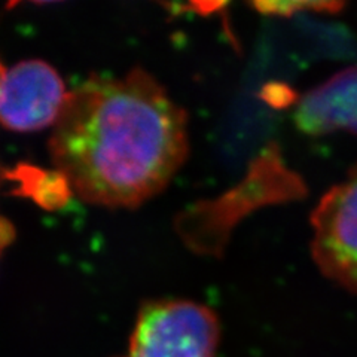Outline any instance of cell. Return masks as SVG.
Instances as JSON below:
<instances>
[{
    "instance_id": "52a82bcc",
    "label": "cell",
    "mask_w": 357,
    "mask_h": 357,
    "mask_svg": "<svg viewBox=\"0 0 357 357\" xmlns=\"http://www.w3.org/2000/svg\"><path fill=\"white\" fill-rule=\"evenodd\" d=\"M252 8L264 15L290 17L298 13L337 14L347 0H248Z\"/></svg>"
},
{
    "instance_id": "8992f818",
    "label": "cell",
    "mask_w": 357,
    "mask_h": 357,
    "mask_svg": "<svg viewBox=\"0 0 357 357\" xmlns=\"http://www.w3.org/2000/svg\"><path fill=\"white\" fill-rule=\"evenodd\" d=\"M13 185V194L24 197L43 210H60L70 203L73 189L59 170H45L29 162H20L3 172V185Z\"/></svg>"
},
{
    "instance_id": "7a4b0ae2",
    "label": "cell",
    "mask_w": 357,
    "mask_h": 357,
    "mask_svg": "<svg viewBox=\"0 0 357 357\" xmlns=\"http://www.w3.org/2000/svg\"><path fill=\"white\" fill-rule=\"evenodd\" d=\"M220 321L189 299L148 301L139 310L124 357H216Z\"/></svg>"
},
{
    "instance_id": "ba28073f",
    "label": "cell",
    "mask_w": 357,
    "mask_h": 357,
    "mask_svg": "<svg viewBox=\"0 0 357 357\" xmlns=\"http://www.w3.org/2000/svg\"><path fill=\"white\" fill-rule=\"evenodd\" d=\"M6 67L0 63V77H2ZM3 172L5 167L0 165V188L3 186ZM14 237V228L13 223H10L3 215H0V248H6V245L13 241Z\"/></svg>"
},
{
    "instance_id": "9c48e42d",
    "label": "cell",
    "mask_w": 357,
    "mask_h": 357,
    "mask_svg": "<svg viewBox=\"0 0 357 357\" xmlns=\"http://www.w3.org/2000/svg\"><path fill=\"white\" fill-rule=\"evenodd\" d=\"M21 2H30V3H36V5H43V3L60 2V0H8V2H6V9H14Z\"/></svg>"
},
{
    "instance_id": "5b68a950",
    "label": "cell",
    "mask_w": 357,
    "mask_h": 357,
    "mask_svg": "<svg viewBox=\"0 0 357 357\" xmlns=\"http://www.w3.org/2000/svg\"><path fill=\"white\" fill-rule=\"evenodd\" d=\"M294 121L310 136L337 131L357 134V66L333 75L301 97Z\"/></svg>"
},
{
    "instance_id": "6da1fadb",
    "label": "cell",
    "mask_w": 357,
    "mask_h": 357,
    "mask_svg": "<svg viewBox=\"0 0 357 357\" xmlns=\"http://www.w3.org/2000/svg\"><path fill=\"white\" fill-rule=\"evenodd\" d=\"M48 149L85 203L136 208L185 164L188 114L142 67L122 77L93 75L69 93Z\"/></svg>"
},
{
    "instance_id": "277c9868",
    "label": "cell",
    "mask_w": 357,
    "mask_h": 357,
    "mask_svg": "<svg viewBox=\"0 0 357 357\" xmlns=\"http://www.w3.org/2000/svg\"><path fill=\"white\" fill-rule=\"evenodd\" d=\"M69 93L50 63L31 59L5 69L0 77V126L15 132L54 127Z\"/></svg>"
},
{
    "instance_id": "3957f363",
    "label": "cell",
    "mask_w": 357,
    "mask_h": 357,
    "mask_svg": "<svg viewBox=\"0 0 357 357\" xmlns=\"http://www.w3.org/2000/svg\"><path fill=\"white\" fill-rule=\"evenodd\" d=\"M311 255L321 274L357 295V164L311 213Z\"/></svg>"
}]
</instances>
